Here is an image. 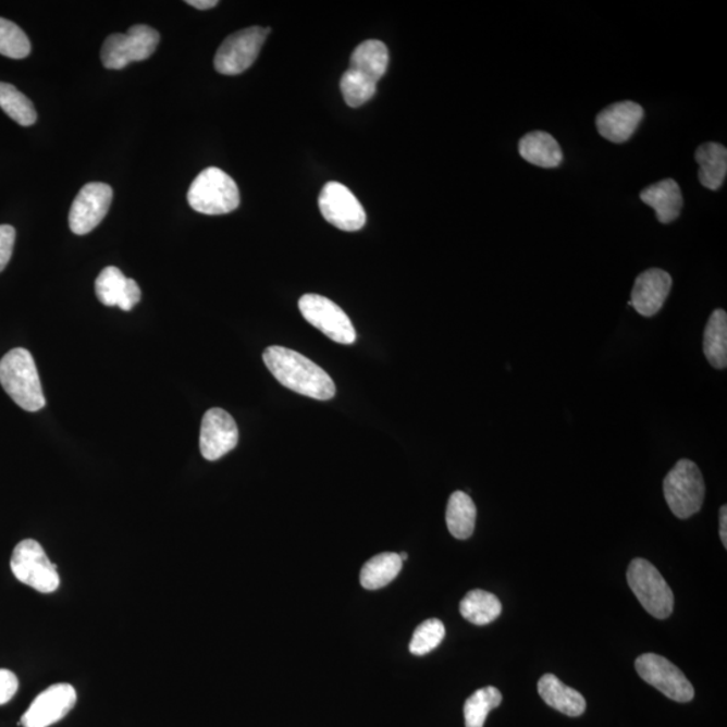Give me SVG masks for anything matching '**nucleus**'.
I'll return each mask as SVG.
<instances>
[{"mask_svg":"<svg viewBox=\"0 0 727 727\" xmlns=\"http://www.w3.org/2000/svg\"><path fill=\"white\" fill-rule=\"evenodd\" d=\"M263 360L283 387L317 401H331L336 395L332 378L298 352L270 346L264 350Z\"/></svg>","mask_w":727,"mask_h":727,"instance_id":"1","label":"nucleus"},{"mask_svg":"<svg viewBox=\"0 0 727 727\" xmlns=\"http://www.w3.org/2000/svg\"><path fill=\"white\" fill-rule=\"evenodd\" d=\"M0 384L25 411L36 412L47 405L36 362L24 348L10 350L0 360Z\"/></svg>","mask_w":727,"mask_h":727,"instance_id":"2","label":"nucleus"},{"mask_svg":"<svg viewBox=\"0 0 727 727\" xmlns=\"http://www.w3.org/2000/svg\"><path fill=\"white\" fill-rule=\"evenodd\" d=\"M187 202L198 213L219 215L241 206V193L234 178L219 168H208L197 175L187 192Z\"/></svg>","mask_w":727,"mask_h":727,"instance_id":"3","label":"nucleus"},{"mask_svg":"<svg viewBox=\"0 0 727 727\" xmlns=\"http://www.w3.org/2000/svg\"><path fill=\"white\" fill-rule=\"evenodd\" d=\"M664 497L676 518L689 519L700 513L706 486L701 469L690 459H679L663 484Z\"/></svg>","mask_w":727,"mask_h":727,"instance_id":"4","label":"nucleus"},{"mask_svg":"<svg viewBox=\"0 0 727 727\" xmlns=\"http://www.w3.org/2000/svg\"><path fill=\"white\" fill-rule=\"evenodd\" d=\"M629 588L651 616L664 620L674 611V593L666 579L651 562L636 558L627 572Z\"/></svg>","mask_w":727,"mask_h":727,"instance_id":"5","label":"nucleus"},{"mask_svg":"<svg viewBox=\"0 0 727 727\" xmlns=\"http://www.w3.org/2000/svg\"><path fill=\"white\" fill-rule=\"evenodd\" d=\"M10 566L20 582L39 593H53L60 587V576L56 565L49 559L42 545L33 539L16 544Z\"/></svg>","mask_w":727,"mask_h":727,"instance_id":"6","label":"nucleus"},{"mask_svg":"<svg viewBox=\"0 0 727 727\" xmlns=\"http://www.w3.org/2000/svg\"><path fill=\"white\" fill-rule=\"evenodd\" d=\"M161 36L147 25L131 26L126 34H112L101 48V62L107 70L119 71L131 62L144 61L156 52Z\"/></svg>","mask_w":727,"mask_h":727,"instance_id":"7","label":"nucleus"},{"mask_svg":"<svg viewBox=\"0 0 727 727\" xmlns=\"http://www.w3.org/2000/svg\"><path fill=\"white\" fill-rule=\"evenodd\" d=\"M270 27L252 26L232 34L225 39L214 56L215 71L225 76H236L246 72L257 61Z\"/></svg>","mask_w":727,"mask_h":727,"instance_id":"8","label":"nucleus"},{"mask_svg":"<svg viewBox=\"0 0 727 727\" xmlns=\"http://www.w3.org/2000/svg\"><path fill=\"white\" fill-rule=\"evenodd\" d=\"M299 310L310 325L321 331L334 343L350 345L356 341L354 323L333 300L317 294H305L298 303Z\"/></svg>","mask_w":727,"mask_h":727,"instance_id":"9","label":"nucleus"},{"mask_svg":"<svg viewBox=\"0 0 727 727\" xmlns=\"http://www.w3.org/2000/svg\"><path fill=\"white\" fill-rule=\"evenodd\" d=\"M634 667L641 679L655 687L668 700L680 703L694 700V687L668 658L656 653H644L636 658Z\"/></svg>","mask_w":727,"mask_h":727,"instance_id":"10","label":"nucleus"},{"mask_svg":"<svg viewBox=\"0 0 727 727\" xmlns=\"http://www.w3.org/2000/svg\"><path fill=\"white\" fill-rule=\"evenodd\" d=\"M318 206L328 223L341 231H360L367 223L366 210L360 201L340 182H328L323 186Z\"/></svg>","mask_w":727,"mask_h":727,"instance_id":"11","label":"nucleus"},{"mask_svg":"<svg viewBox=\"0 0 727 727\" xmlns=\"http://www.w3.org/2000/svg\"><path fill=\"white\" fill-rule=\"evenodd\" d=\"M113 190L103 182H93L78 192L70 212L73 234L87 235L98 226L110 210Z\"/></svg>","mask_w":727,"mask_h":727,"instance_id":"12","label":"nucleus"},{"mask_svg":"<svg viewBox=\"0 0 727 727\" xmlns=\"http://www.w3.org/2000/svg\"><path fill=\"white\" fill-rule=\"evenodd\" d=\"M77 702L76 690L71 685L50 686L39 694L22 715L24 727H49L65 718Z\"/></svg>","mask_w":727,"mask_h":727,"instance_id":"13","label":"nucleus"},{"mask_svg":"<svg viewBox=\"0 0 727 727\" xmlns=\"http://www.w3.org/2000/svg\"><path fill=\"white\" fill-rule=\"evenodd\" d=\"M238 442L235 419L223 408H210L201 422L200 451L208 461H218L234 451Z\"/></svg>","mask_w":727,"mask_h":727,"instance_id":"14","label":"nucleus"},{"mask_svg":"<svg viewBox=\"0 0 727 727\" xmlns=\"http://www.w3.org/2000/svg\"><path fill=\"white\" fill-rule=\"evenodd\" d=\"M643 119L644 108L627 100L602 110L595 124L602 138L620 145L632 138Z\"/></svg>","mask_w":727,"mask_h":727,"instance_id":"15","label":"nucleus"},{"mask_svg":"<svg viewBox=\"0 0 727 727\" xmlns=\"http://www.w3.org/2000/svg\"><path fill=\"white\" fill-rule=\"evenodd\" d=\"M673 278L661 269H651L636 278L630 306L643 317H653L662 310L671 292Z\"/></svg>","mask_w":727,"mask_h":727,"instance_id":"16","label":"nucleus"},{"mask_svg":"<svg viewBox=\"0 0 727 727\" xmlns=\"http://www.w3.org/2000/svg\"><path fill=\"white\" fill-rule=\"evenodd\" d=\"M640 198L646 206L655 210L656 218L662 224L673 223L679 218L681 207H683L680 187L673 178H664L646 186L640 193Z\"/></svg>","mask_w":727,"mask_h":727,"instance_id":"17","label":"nucleus"},{"mask_svg":"<svg viewBox=\"0 0 727 727\" xmlns=\"http://www.w3.org/2000/svg\"><path fill=\"white\" fill-rule=\"evenodd\" d=\"M538 692L550 707L569 717H579L587 710V701L582 694L566 686L553 674L542 676L538 683Z\"/></svg>","mask_w":727,"mask_h":727,"instance_id":"18","label":"nucleus"},{"mask_svg":"<svg viewBox=\"0 0 727 727\" xmlns=\"http://www.w3.org/2000/svg\"><path fill=\"white\" fill-rule=\"evenodd\" d=\"M519 152L525 161L543 169H555L564 162V152L558 141L544 131H532L522 136Z\"/></svg>","mask_w":727,"mask_h":727,"instance_id":"19","label":"nucleus"},{"mask_svg":"<svg viewBox=\"0 0 727 727\" xmlns=\"http://www.w3.org/2000/svg\"><path fill=\"white\" fill-rule=\"evenodd\" d=\"M390 62L389 49L378 39L362 42L352 53L348 70L359 73L369 82L378 84L387 72Z\"/></svg>","mask_w":727,"mask_h":727,"instance_id":"20","label":"nucleus"},{"mask_svg":"<svg viewBox=\"0 0 727 727\" xmlns=\"http://www.w3.org/2000/svg\"><path fill=\"white\" fill-rule=\"evenodd\" d=\"M695 159L700 164L698 180L710 190H718L724 185L727 174L726 147L714 141H707L698 147Z\"/></svg>","mask_w":727,"mask_h":727,"instance_id":"21","label":"nucleus"},{"mask_svg":"<svg viewBox=\"0 0 727 727\" xmlns=\"http://www.w3.org/2000/svg\"><path fill=\"white\" fill-rule=\"evenodd\" d=\"M477 518V508L469 494L457 491L448 498L446 508V525L448 532L459 541L473 535Z\"/></svg>","mask_w":727,"mask_h":727,"instance_id":"22","label":"nucleus"},{"mask_svg":"<svg viewBox=\"0 0 727 727\" xmlns=\"http://www.w3.org/2000/svg\"><path fill=\"white\" fill-rule=\"evenodd\" d=\"M703 352L712 367H727V315L723 309L715 310L708 318L704 329Z\"/></svg>","mask_w":727,"mask_h":727,"instance_id":"23","label":"nucleus"},{"mask_svg":"<svg viewBox=\"0 0 727 727\" xmlns=\"http://www.w3.org/2000/svg\"><path fill=\"white\" fill-rule=\"evenodd\" d=\"M403 562L399 554L383 553L369 559L360 574V583L364 589L379 590L399 576Z\"/></svg>","mask_w":727,"mask_h":727,"instance_id":"24","label":"nucleus"},{"mask_svg":"<svg viewBox=\"0 0 727 727\" xmlns=\"http://www.w3.org/2000/svg\"><path fill=\"white\" fill-rule=\"evenodd\" d=\"M502 602L496 595L480 589L471 590L459 604L465 620L475 625L493 623L502 615Z\"/></svg>","mask_w":727,"mask_h":727,"instance_id":"25","label":"nucleus"},{"mask_svg":"<svg viewBox=\"0 0 727 727\" xmlns=\"http://www.w3.org/2000/svg\"><path fill=\"white\" fill-rule=\"evenodd\" d=\"M0 108L20 126L28 127L37 122V111L32 100L14 85L0 83Z\"/></svg>","mask_w":727,"mask_h":727,"instance_id":"26","label":"nucleus"},{"mask_svg":"<svg viewBox=\"0 0 727 727\" xmlns=\"http://www.w3.org/2000/svg\"><path fill=\"white\" fill-rule=\"evenodd\" d=\"M503 695L496 687H484L477 690L473 695L465 702L464 715L465 726L484 727L488 714L502 704Z\"/></svg>","mask_w":727,"mask_h":727,"instance_id":"27","label":"nucleus"},{"mask_svg":"<svg viewBox=\"0 0 727 727\" xmlns=\"http://www.w3.org/2000/svg\"><path fill=\"white\" fill-rule=\"evenodd\" d=\"M32 52V45L19 25L0 19V54L13 60L26 59Z\"/></svg>","mask_w":727,"mask_h":727,"instance_id":"28","label":"nucleus"},{"mask_svg":"<svg viewBox=\"0 0 727 727\" xmlns=\"http://www.w3.org/2000/svg\"><path fill=\"white\" fill-rule=\"evenodd\" d=\"M377 85L350 70L344 73L340 83L345 103L352 108H359L368 103L377 94Z\"/></svg>","mask_w":727,"mask_h":727,"instance_id":"29","label":"nucleus"},{"mask_svg":"<svg viewBox=\"0 0 727 727\" xmlns=\"http://www.w3.org/2000/svg\"><path fill=\"white\" fill-rule=\"evenodd\" d=\"M446 629L442 621L430 618L419 625L412 634L410 652L416 656L428 655L445 639Z\"/></svg>","mask_w":727,"mask_h":727,"instance_id":"30","label":"nucleus"},{"mask_svg":"<svg viewBox=\"0 0 727 727\" xmlns=\"http://www.w3.org/2000/svg\"><path fill=\"white\" fill-rule=\"evenodd\" d=\"M127 278L116 267H107L100 272L95 283L96 295L101 304L106 306H118L123 289L126 287Z\"/></svg>","mask_w":727,"mask_h":727,"instance_id":"31","label":"nucleus"},{"mask_svg":"<svg viewBox=\"0 0 727 727\" xmlns=\"http://www.w3.org/2000/svg\"><path fill=\"white\" fill-rule=\"evenodd\" d=\"M16 232L14 226L0 225V272L8 267L13 257Z\"/></svg>","mask_w":727,"mask_h":727,"instance_id":"32","label":"nucleus"},{"mask_svg":"<svg viewBox=\"0 0 727 727\" xmlns=\"http://www.w3.org/2000/svg\"><path fill=\"white\" fill-rule=\"evenodd\" d=\"M20 681L10 669H0V706L9 703L19 692Z\"/></svg>","mask_w":727,"mask_h":727,"instance_id":"33","label":"nucleus"},{"mask_svg":"<svg viewBox=\"0 0 727 727\" xmlns=\"http://www.w3.org/2000/svg\"><path fill=\"white\" fill-rule=\"evenodd\" d=\"M140 297L141 293L138 283L127 278L126 287H124L122 297L119 299L118 308L124 311L133 310L139 304Z\"/></svg>","mask_w":727,"mask_h":727,"instance_id":"34","label":"nucleus"},{"mask_svg":"<svg viewBox=\"0 0 727 727\" xmlns=\"http://www.w3.org/2000/svg\"><path fill=\"white\" fill-rule=\"evenodd\" d=\"M719 535L720 541H723L725 549H727V507L724 505L719 509Z\"/></svg>","mask_w":727,"mask_h":727,"instance_id":"35","label":"nucleus"},{"mask_svg":"<svg viewBox=\"0 0 727 727\" xmlns=\"http://www.w3.org/2000/svg\"><path fill=\"white\" fill-rule=\"evenodd\" d=\"M186 3L197 10H210L219 4L218 0H187Z\"/></svg>","mask_w":727,"mask_h":727,"instance_id":"36","label":"nucleus"},{"mask_svg":"<svg viewBox=\"0 0 727 727\" xmlns=\"http://www.w3.org/2000/svg\"><path fill=\"white\" fill-rule=\"evenodd\" d=\"M402 562H405L408 559V554L407 553H402L399 554Z\"/></svg>","mask_w":727,"mask_h":727,"instance_id":"37","label":"nucleus"}]
</instances>
